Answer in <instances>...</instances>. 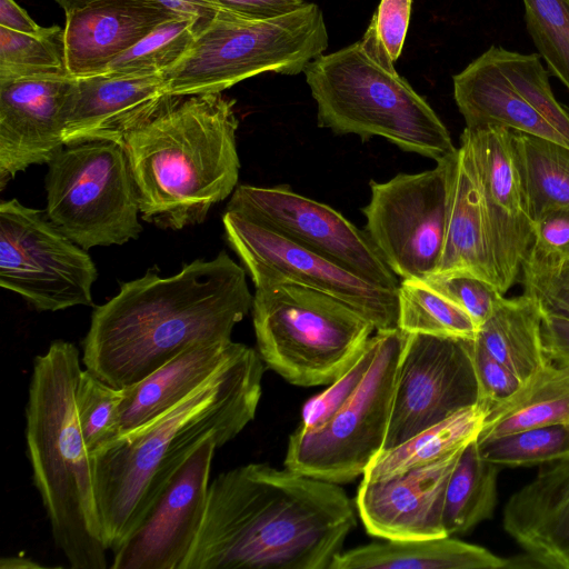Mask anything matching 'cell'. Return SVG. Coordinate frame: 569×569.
I'll return each mask as SVG.
<instances>
[{"mask_svg":"<svg viewBox=\"0 0 569 569\" xmlns=\"http://www.w3.org/2000/svg\"><path fill=\"white\" fill-rule=\"evenodd\" d=\"M398 328L406 333H422L458 339H476L478 327L455 302L421 280H400Z\"/></svg>","mask_w":569,"mask_h":569,"instance_id":"32","label":"cell"},{"mask_svg":"<svg viewBox=\"0 0 569 569\" xmlns=\"http://www.w3.org/2000/svg\"><path fill=\"white\" fill-rule=\"evenodd\" d=\"M236 100L171 97L124 140L143 221L180 230L204 221L237 188Z\"/></svg>","mask_w":569,"mask_h":569,"instance_id":"4","label":"cell"},{"mask_svg":"<svg viewBox=\"0 0 569 569\" xmlns=\"http://www.w3.org/2000/svg\"><path fill=\"white\" fill-rule=\"evenodd\" d=\"M322 10L313 2L271 18L221 8L198 31L182 59L164 73L173 97L222 93L257 74L303 72L328 48Z\"/></svg>","mask_w":569,"mask_h":569,"instance_id":"7","label":"cell"},{"mask_svg":"<svg viewBox=\"0 0 569 569\" xmlns=\"http://www.w3.org/2000/svg\"><path fill=\"white\" fill-rule=\"evenodd\" d=\"M48 167L46 212L73 242L89 250L139 237V198L124 143L64 146Z\"/></svg>","mask_w":569,"mask_h":569,"instance_id":"9","label":"cell"},{"mask_svg":"<svg viewBox=\"0 0 569 569\" xmlns=\"http://www.w3.org/2000/svg\"><path fill=\"white\" fill-rule=\"evenodd\" d=\"M520 277L523 295L542 312L569 318V252L545 253L531 247Z\"/></svg>","mask_w":569,"mask_h":569,"instance_id":"38","label":"cell"},{"mask_svg":"<svg viewBox=\"0 0 569 569\" xmlns=\"http://www.w3.org/2000/svg\"><path fill=\"white\" fill-rule=\"evenodd\" d=\"M64 14V60L72 78L99 73L159 24L181 16L150 0H94Z\"/></svg>","mask_w":569,"mask_h":569,"instance_id":"22","label":"cell"},{"mask_svg":"<svg viewBox=\"0 0 569 569\" xmlns=\"http://www.w3.org/2000/svg\"><path fill=\"white\" fill-rule=\"evenodd\" d=\"M542 311L526 295L502 296L479 327L476 340L522 382L547 366L541 337Z\"/></svg>","mask_w":569,"mask_h":569,"instance_id":"27","label":"cell"},{"mask_svg":"<svg viewBox=\"0 0 569 569\" xmlns=\"http://www.w3.org/2000/svg\"><path fill=\"white\" fill-rule=\"evenodd\" d=\"M74 78L0 82V190L32 164H48L64 147Z\"/></svg>","mask_w":569,"mask_h":569,"instance_id":"19","label":"cell"},{"mask_svg":"<svg viewBox=\"0 0 569 569\" xmlns=\"http://www.w3.org/2000/svg\"><path fill=\"white\" fill-rule=\"evenodd\" d=\"M223 9L251 18H271L300 8L306 0H217Z\"/></svg>","mask_w":569,"mask_h":569,"instance_id":"46","label":"cell"},{"mask_svg":"<svg viewBox=\"0 0 569 569\" xmlns=\"http://www.w3.org/2000/svg\"><path fill=\"white\" fill-rule=\"evenodd\" d=\"M376 350L375 335L370 337L358 360L343 376L306 402L299 426L315 428L327 421L356 392L372 363Z\"/></svg>","mask_w":569,"mask_h":569,"instance_id":"40","label":"cell"},{"mask_svg":"<svg viewBox=\"0 0 569 569\" xmlns=\"http://www.w3.org/2000/svg\"><path fill=\"white\" fill-rule=\"evenodd\" d=\"M202 26L192 17H173L154 28L97 74H164L188 52Z\"/></svg>","mask_w":569,"mask_h":569,"instance_id":"33","label":"cell"},{"mask_svg":"<svg viewBox=\"0 0 569 569\" xmlns=\"http://www.w3.org/2000/svg\"><path fill=\"white\" fill-rule=\"evenodd\" d=\"M463 448L388 478L362 479L356 506L368 533L386 540L447 536L445 495Z\"/></svg>","mask_w":569,"mask_h":569,"instance_id":"20","label":"cell"},{"mask_svg":"<svg viewBox=\"0 0 569 569\" xmlns=\"http://www.w3.org/2000/svg\"><path fill=\"white\" fill-rule=\"evenodd\" d=\"M122 389H117L87 369L79 376L76 406L80 429L90 456L109 447L120 437L118 406Z\"/></svg>","mask_w":569,"mask_h":569,"instance_id":"37","label":"cell"},{"mask_svg":"<svg viewBox=\"0 0 569 569\" xmlns=\"http://www.w3.org/2000/svg\"><path fill=\"white\" fill-rule=\"evenodd\" d=\"M171 97L164 74L74 78L63 130L64 146L90 140L124 143Z\"/></svg>","mask_w":569,"mask_h":569,"instance_id":"21","label":"cell"},{"mask_svg":"<svg viewBox=\"0 0 569 569\" xmlns=\"http://www.w3.org/2000/svg\"><path fill=\"white\" fill-rule=\"evenodd\" d=\"M252 301L244 269L226 251L171 277L148 270L94 308L82 363L117 389L130 387L194 345L231 340Z\"/></svg>","mask_w":569,"mask_h":569,"instance_id":"2","label":"cell"},{"mask_svg":"<svg viewBox=\"0 0 569 569\" xmlns=\"http://www.w3.org/2000/svg\"><path fill=\"white\" fill-rule=\"evenodd\" d=\"M455 274L479 278L498 290L481 197L471 159L461 143L451 179L443 248L432 276Z\"/></svg>","mask_w":569,"mask_h":569,"instance_id":"25","label":"cell"},{"mask_svg":"<svg viewBox=\"0 0 569 569\" xmlns=\"http://www.w3.org/2000/svg\"><path fill=\"white\" fill-rule=\"evenodd\" d=\"M0 27L23 33H38L43 28L36 23L14 0H0Z\"/></svg>","mask_w":569,"mask_h":569,"instance_id":"47","label":"cell"},{"mask_svg":"<svg viewBox=\"0 0 569 569\" xmlns=\"http://www.w3.org/2000/svg\"><path fill=\"white\" fill-rule=\"evenodd\" d=\"M471 353L479 387V402L489 410L520 388L522 381L476 339L471 340Z\"/></svg>","mask_w":569,"mask_h":569,"instance_id":"42","label":"cell"},{"mask_svg":"<svg viewBox=\"0 0 569 569\" xmlns=\"http://www.w3.org/2000/svg\"><path fill=\"white\" fill-rule=\"evenodd\" d=\"M413 0H380L362 41L382 61L396 63L402 53Z\"/></svg>","mask_w":569,"mask_h":569,"instance_id":"39","label":"cell"},{"mask_svg":"<svg viewBox=\"0 0 569 569\" xmlns=\"http://www.w3.org/2000/svg\"><path fill=\"white\" fill-rule=\"evenodd\" d=\"M78 348L54 340L34 358L26 406L27 456L56 546L72 569H106L91 456L77 416Z\"/></svg>","mask_w":569,"mask_h":569,"instance_id":"5","label":"cell"},{"mask_svg":"<svg viewBox=\"0 0 569 569\" xmlns=\"http://www.w3.org/2000/svg\"><path fill=\"white\" fill-rule=\"evenodd\" d=\"M63 11L81 7L94 0H54ZM162 4L167 9L187 17L196 18L200 23L204 24L220 9L217 0H150Z\"/></svg>","mask_w":569,"mask_h":569,"instance_id":"45","label":"cell"},{"mask_svg":"<svg viewBox=\"0 0 569 569\" xmlns=\"http://www.w3.org/2000/svg\"><path fill=\"white\" fill-rule=\"evenodd\" d=\"M526 29L549 71L569 91V0H522Z\"/></svg>","mask_w":569,"mask_h":569,"instance_id":"36","label":"cell"},{"mask_svg":"<svg viewBox=\"0 0 569 569\" xmlns=\"http://www.w3.org/2000/svg\"><path fill=\"white\" fill-rule=\"evenodd\" d=\"M478 402L471 340L407 333L382 450Z\"/></svg>","mask_w":569,"mask_h":569,"instance_id":"15","label":"cell"},{"mask_svg":"<svg viewBox=\"0 0 569 569\" xmlns=\"http://www.w3.org/2000/svg\"><path fill=\"white\" fill-rule=\"evenodd\" d=\"M541 337L549 362L569 366V318L542 312Z\"/></svg>","mask_w":569,"mask_h":569,"instance_id":"44","label":"cell"},{"mask_svg":"<svg viewBox=\"0 0 569 569\" xmlns=\"http://www.w3.org/2000/svg\"><path fill=\"white\" fill-rule=\"evenodd\" d=\"M251 311L266 367L301 387L330 385L343 376L375 330L345 301L296 283L256 288Z\"/></svg>","mask_w":569,"mask_h":569,"instance_id":"8","label":"cell"},{"mask_svg":"<svg viewBox=\"0 0 569 569\" xmlns=\"http://www.w3.org/2000/svg\"><path fill=\"white\" fill-rule=\"evenodd\" d=\"M503 528L545 568L569 569V458L543 465L510 497Z\"/></svg>","mask_w":569,"mask_h":569,"instance_id":"23","label":"cell"},{"mask_svg":"<svg viewBox=\"0 0 569 569\" xmlns=\"http://www.w3.org/2000/svg\"><path fill=\"white\" fill-rule=\"evenodd\" d=\"M407 333L377 331V350L356 392L323 423L289 437L284 467L333 483L363 475L383 449Z\"/></svg>","mask_w":569,"mask_h":569,"instance_id":"10","label":"cell"},{"mask_svg":"<svg viewBox=\"0 0 569 569\" xmlns=\"http://www.w3.org/2000/svg\"><path fill=\"white\" fill-rule=\"evenodd\" d=\"M506 559L450 536L387 540L336 556L330 569H498Z\"/></svg>","mask_w":569,"mask_h":569,"instance_id":"26","label":"cell"},{"mask_svg":"<svg viewBox=\"0 0 569 569\" xmlns=\"http://www.w3.org/2000/svg\"><path fill=\"white\" fill-rule=\"evenodd\" d=\"M489 409L478 402L418 432L399 446L380 451L363 479L377 480L433 462L478 438Z\"/></svg>","mask_w":569,"mask_h":569,"instance_id":"29","label":"cell"},{"mask_svg":"<svg viewBox=\"0 0 569 569\" xmlns=\"http://www.w3.org/2000/svg\"><path fill=\"white\" fill-rule=\"evenodd\" d=\"M553 425H569V366L550 362L488 411L477 439Z\"/></svg>","mask_w":569,"mask_h":569,"instance_id":"28","label":"cell"},{"mask_svg":"<svg viewBox=\"0 0 569 569\" xmlns=\"http://www.w3.org/2000/svg\"><path fill=\"white\" fill-rule=\"evenodd\" d=\"M498 467L481 457L477 439L465 446L445 495L442 522L447 536L467 532L491 518L497 502Z\"/></svg>","mask_w":569,"mask_h":569,"instance_id":"30","label":"cell"},{"mask_svg":"<svg viewBox=\"0 0 569 569\" xmlns=\"http://www.w3.org/2000/svg\"><path fill=\"white\" fill-rule=\"evenodd\" d=\"M216 438L203 441L174 473L140 525L112 551L111 569H181L206 511Z\"/></svg>","mask_w":569,"mask_h":569,"instance_id":"18","label":"cell"},{"mask_svg":"<svg viewBox=\"0 0 569 569\" xmlns=\"http://www.w3.org/2000/svg\"><path fill=\"white\" fill-rule=\"evenodd\" d=\"M459 142L473 167L491 248L498 290L505 295L519 280L533 242L512 130L488 126L465 127Z\"/></svg>","mask_w":569,"mask_h":569,"instance_id":"17","label":"cell"},{"mask_svg":"<svg viewBox=\"0 0 569 569\" xmlns=\"http://www.w3.org/2000/svg\"><path fill=\"white\" fill-rule=\"evenodd\" d=\"M356 526L338 483L266 463L219 473L181 569H330Z\"/></svg>","mask_w":569,"mask_h":569,"instance_id":"1","label":"cell"},{"mask_svg":"<svg viewBox=\"0 0 569 569\" xmlns=\"http://www.w3.org/2000/svg\"><path fill=\"white\" fill-rule=\"evenodd\" d=\"M97 267L46 210L17 199L0 203V286L39 311L92 306Z\"/></svg>","mask_w":569,"mask_h":569,"instance_id":"12","label":"cell"},{"mask_svg":"<svg viewBox=\"0 0 569 569\" xmlns=\"http://www.w3.org/2000/svg\"><path fill=\"white\" fill-rule=\"evenodd\" d=\"M238 342L194 345L139 382L123 388L118 406L121 437L163 415L207 382L232 356Z\"/></svg>","mask_w":569,"mask_h":569,"instance_id":"24","label":"cell"},{"mask_svg":"<svg viewBox=\"0 0 569 569\" xmlns=\"http://www.w3.org/2000/svg\"><path fill=\"white\" fill-rule=\"evenodd\" d=\"M230 248L256 288L296 283L329 293L358 310L376 331L398 328V293L347 270L335 261L233 210L222 217Z\"/></svg>","mask_w":569,"mask_h":569,"instance_id":"14","label":"cell"},{"mask_svg":"<svg viewBox=\"0 0 569 569\" xmlns=\"http://www.w3.org/2000/svg\"><path fill=\"white\" fill-rule=\"evenodd\" d=\"M505 568L532 569L545 568L543 565L531 553L525 551L522 555L506 559Z\"/></svg>","mask_w":569,"mask_h":569,"instance_id":"48","label":"cell"},{"mask_svg":"<svg viewBox=\"0 0 569 569\" xmlns=\"http://www.w3.org/2000/svg\"><path fill=\"white\" fill-rule=\"evenodd\" d=\"M532 248L545 253L569 252V208L543 212L532 223Z\"/></svg>","mask_w":569,"mask_h":569,"instance_id":"43","label":"cell"},{"mask_svg":"<svg viewBox=\"0 0 569 569\" xmlns=\"http://www.w3.org/2000/svg\"><path fill=\"white\" fill-rule=\"evenodd\" d=\"M456 157L457 150L432 169L370 181L365 230L401 280H425L437 271Z\"/></svg>","mask_w":569,"mask_h":569,"instance_id":"13","label":"cell"},{"mask_svg":"<svg viewBox=\"0 0 569 569\" xmlns=\"http://www.w3.org/2000/svg\"><path fill=\"white\" fill-rule=\"evenodd\" d=\"M303 73L319 127L362 140L378 136L436 162L456 152L449 130L427 100L362 40L319 56Z\"/></svg>","mask_w":569,"mask_h":569,"instance_id":"6","label":"cell"},{"mask_svg":"<svg viewBox=\"0 0 569 569\" xmlns=\"http://www.w3.org/2000/svg\"><path fill=\"white\" fill-rule=\"evenodd\" d=\"M266 365L239 343L199 389L91 456L102 537L116 550L140 525L174 473L208 438L221 446L253 420Z\"/></svg>","mask_w":569,"mask_h":569,"instance_id":"3","label":"cell"},{"mask_svg":"<svg viewBox=\"0 0 569 569\" xmlns=\"http://www.w3.org/2000/svg\"><path fill=\"white\" fill-rule=\"evenodd\" d=\"M452 82L466 128L498 126L569 147V108L556 99L538 53L492 44Z\"/></svg>","mask_w":569,"mask_h":569,"instance_id":"11","label":"cell"},{"mask_svg":"<svg viewBox=\"0 0 569 569\" xmlns=\"http://www.w3.org/2000/svg\"><path fill=\"white\" fill-rule=\"evenodd\" d=\"M529 213L569 208V147L549 139L512 131Z\"/></svg>","mask_w":569,"mask_h":569,"instance_id":"31","label":"cell"},{"mask_svg":"<svg viewBox=\"0 0 569 569\" xmlns=\"http://www.w3.org/2000/svg\"><path fill=\"white\" fill-rule=\"evenodd\" d=\"M67 77L63 28L51 26L38 33H23L0 27V82Z\"/></svg>","mask_w":569,"mask_h":569,"instance_id":"34","label":"cell"},{"mask_svg":"<svg viewBox=\"0 0 569 569\" xmlns=\"http://www.w3.org/2000/svg\"><path fill=\"white\" fill-rule=\"evenodd\" d=\"M227 210L264 224L368 282L398 290V276L382 259L366 230L325 203L287 187L241 184L232 192Z\"/></svg>","mask_w":569,"mask_h":569,"instance_id":"16","label":"cell"},{"mask_svg":"<svg viewBox=\"0 0 569 569\" xmlns=\"http://www.w3.org/2000/svg\"><path fill=\"white\" fill-rule=\"evenodd\" d=\"M1 568H12V569H21V568H40L41 565L33 561L32 559L14 556V557H6L0 560Z\"/></svg>","mask_w":569,"mask_h":569,"instance_id":"49","label":"cell"},{"mask_svg":"<svg viewBox=\"0 0 569 569\" xmlns=\"http://www.w3.org/2000/svg\"><path fill=\"white\" fill-rule=\"evenodd\" d=\"M477 442L481 457L497 466H543L569 458V425L530 428Z\"/></svg>","mask_w":569,"mask_h":569,"instance_id":"35","label":"cell"},{"mask_svg":"<svg viewBox=\"0 0 569 569\" xmlns=\"http://www.w3.org/2000/svg\"><path fill=\"white\" fill-rule=\"evenodd\" d=\"M421 281L466 311L478 329L505 296L491 283L471 276H431Z\"/></svg>","mask_w":569,"mask_h":569,"instance_id":"41","label":"cell"}]
</instances>
